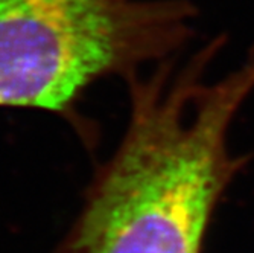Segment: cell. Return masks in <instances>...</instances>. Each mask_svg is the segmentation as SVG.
Returning <instances> with one entry per match:
<instances>
[{"mask_svg":"<svg viewBox=\"0 0 254 253\" xmlns=\"http://www.w3.org/2000/svg\"><path fill=\"white\" fill-rule=\"evenodd\" d=\"M196 18L192 0H0V107L63 111L183 52Z\"/></svg>","mask_w":254,"mask_h":253,"instance_id":"7a4b0ae2","label":"cell"},{"mask_svg":"<svg viewBox=\"0 0 254 253\" xmlns=\"http://www.w3.org/2000/svg\"><path fill=\"white\" fill-rule=\"evenodd\" d=\"M216 35L125 81L129 116L72 235L73 253H202L216 206L244 167L230 131L254 93V44L218 78Z\"/></svg>","mask_w":254,"mask_h":253,"instance_id":"6da1fadb","label":"cell"}]
</instances>
